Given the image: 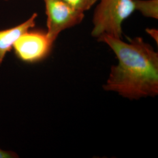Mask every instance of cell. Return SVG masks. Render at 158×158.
<instances>
[{
    "label": "cell",
    "instance_id": "obj_1",
    "mask_svg": "<svg viewBox=\"0 0 158 158\" xmlns=\"http://www.w3.org/2000/svg\"><path fill=\"white\" fill-rule=\"evenodd\" d=\"M115 53L118 64L111 68L104 89L130 100L158 94V54L140 37L128 42L104 35L98 38Z\"/></svg>",
    "mask_w": 158,
    "mask_h": 158
},
{
    "label": "cell",
    "instance_id": "obj_2",
    "mask_svg": "<svg viewBox=\"0 0 158 158\" xmlns=\"http://www.w3.org/2000/svg\"><path fill=\"white\" fill-rule=\"evenodd\" d=\"M93 18L91 35L98 38L107 35L121 39L122 25L135 11L134 0H99Z\"/></svg>",
    "mask_w": 158,
    "mask_h": 158
},
{
    "label": "cell",
    "instance_id": "obj_3",
    "mask_svg": "<svg viewBox=\"0 0 158 158\" xmlns=\"http://www.w3.org/2000/svg\"><path fill=\"white\" fill-rule=\"evenodd\" d=\"M47 16L46 34L52 43L65 29L82 22L85 13L78 11L63 0H44Z\"/></svg>",
    "mask_w": 158,
    "mask_h": 158
},
{
    "label": "cell",
    "instance_id": "obj_4",
    "mask_svg": "<svg viewBox=\"0 0 158 158\" xmlns=\"http://www.w3.org/2000/svg\"><path fill=\"white\" fill-rule=\"evenodd\" d=\"M53 44L46 32L30 29L18 39L13 48L18 58L23 62L35 63L48 56Z\"/></svg>",
    "mask_w": 158,
    "mask_h": 158
},
{
    "label": "cell",
    "instance_id": "obj_5",
    "mask_svg": "<svg viewBox=\"0 0 158 158\" xmlns=\"http://www.w3.org/2000/svg\"><path fill=\"white\" fill-rule=\"evenodd\" d=\"M38 17L34 13L26 21L16 27L0 31V64L2 63L6 53L11 51L15 42L26 32L35 26V21Z\"/></svg>",
    "mask_w": 158,
    "mask_h": 158
},
{
    "label": "cell",
    "instance_id": "obj_6",
    "mask_svg": "<svg viewBox=\"0 0 158 158\" xmlns=\"http://www.w3.org/2000/svg\"><path fill=\"white\" fill-rule=\"evenodd\" d=\"M135 9L145 17L158 18V0H134Z\"/></svg>",
    "mask_w": 158,
    "mask_h": 158
},
{
    "label": "cell",
    "instance_id": "obj_7",
    "mask_svg": "<svg viewBox=\"0 0 158 158\" xmlns=\"http://www.w3.org/2000/svg\"><path fill=\"white\" fill-rule=\"evenodd\" d=\"M74 10L85 13L89 10L98 0H63Z\"/></svg>",
    "mask_w": 158,
    "mask_h": 158
},
{
    "label": "cell",
    "instance_id": "obj_8",
    "mask_svg": "<svg viewBox=\"0 0 158 158\" xmlns=\"http://www.w3.org/2000/svg\"><path fill=\"white\" fill-rule=\"evenodd\" d=\"M18 155L12 151H4L0 149V158H17Z\"/></svg>",
    "mask_w": 158,
    "mask_h": 158
},
{
    "label": "cell",
    "instance_id": "obj_9",
    "mask_svg": "<svg viewBox=\"0 0 158 158\" xmlns=\"http://www.w3.org/2000/svg\"><path fill=\"white\" fill-rule=\"evenodd\" d=\"M147 32L149 34L154 40H158V31L155 29H147Z\"/></svg>",
    "mask_w": 158,
    "mask_h": 158
},
{
    "label": "cell",
    "instance_id": "obj_10",
    "mask_svg": "<svg viewBox=\"0 0 158 158\" xmlns=\"http://www.w3.org/2000/svg\"><path fill=\"white\" fill-rule=\"evenodd\" d=\"M5 1H8V0H5Z\"/></svg>",
    "mask_w": 158,
    "mask_h": 158
}]
</instances>
